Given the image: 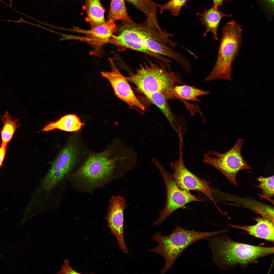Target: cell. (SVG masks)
Returning <instances> with one entry per match:
<instances>
[{
	"label": "cell",
	"instance_id": "9",
	"mask_svg": "<svg viewBox=\"0 0 274 274\" xmlns=\"http://www.w3.org/2000/svg\"><path fill=\"white\" fill-rule=\"evenodd\" d=\"M182 144V140L180 139L179 158L170 164L171 168L174 171L172 175L175 181L182 190L187 191H198L203 193L217 207L213 198L212 194L214 191L211 189L210 182L198 177L185 166L183 159Z\"/></svg>",
	"mask_w": 274,
	"mask_h": 274
},
{
	"label": "cell",
	"instance_id": "3",
	"mask_svg": "<svg viewBox=\"0 0 274 274\" xmlns=\"http://www.w3.org/2000/svg\"><path fill=\"white\" fill-rule=\"evenodd\" d=\"M141 65L136 73L126 77L137 90L146 96L156 92L162 93L167 100L176 99L173 93L176 83L187 84L182 81L178 72H172L169 63L158 64L148 60Z\"/></svg>",
	"mask_w": 274,
	"mask_h": 274
},
{
	"label": "cell",
	"instance_id": "13",
	"mask_svg": "<svg viewBox=\"0 0 274 274\" xmlns=\"http://www.w3.org/2000/svg\"><path fill=\"white\" fill-rule=\"evenodd\" d=\"M196 14L197 17H201L199 21L201 22V24L206 28L203 37L204 38L209 32H211L213 36V38L216 40L218 39V29L222 18L224 17H231L232 16L231 14L224 13L219 10L218 7L213 6L208 9L204 8L202 13H197Z\"/></svg>",
	"mask_w": 274,
	"mask_h": 274
},
{
	"label": "cell",
	"instance_id": "5",
	"mask_svg": "<svg viewBox=\"0 0 274 274\" xmlns=\"http://www.w3.org/2000/svg\"><path fill=\"white\" fill-rule=\"evenodd\" d=\"M222 232V230L210 232L190 231L178 225L168 235L163 236L160 232L155 234L152 238L157 242V245L148 250L156 253L164 258L165 264L161 272V274H164L171 268L183 251L190 245L198 241L207 239Z\"/></svg>",
	"mask_w": 274,
	"mask_h": 274
},
{
	"label": "cell",
	"instance_id": "25",
	"mask_svg": "<svg viewBox=\"0 0 274 274\" xmlns=\"http://www.w3.org/2000/svg\"><path fill=\"white\" fill-rule=\"evenodd\" d=\"M57 274H80V273L74 269L70 265L69 260L66 259L63 262V264L61 266V269Z\"/></svg>",
	"mask_w": 274,
	"mask_h": 274
},
{
	"label": "cell",
	"instance_id": "16",
	"mask_svg": "<svg viewBox=\"0 0 274 274\" xmlns=\"http://www.w3.org/2000/svg\"><path fill=\"white\" fill-rule=\"evenodd\" d=\"M153 104L157 106L165 116L171 125L178 135L180 131L183 130V126L180 120L175 117L167 102V100L164 95L160 92H156L146 96Z\"/></svg>",
	"mask_w": 274,
	"mask_h": 274
},
{
	"label": "cell",
	"instance_id": "19",
	"mask_svg": "<svg viewBox=\"0 0 274 274\" xmlns=\"http://www.w3.org/2000/svg\"><path fill=\"white\" fill-rule=\"evenodd\" d=\"M146 15L147 22L153 25L159 30L164 32L159 26L157 17V4L151 0H126Z\"/></svg>",
	"mask_w": 274,
	"mask_h": 274
},
{
	"label": "cell",
	"instance_id": "28",
	"mask_svg": "<svg viewBox=\"0 0 274 274\" xmlns=\"http://www.w3.org/2000/svg\"><path fill=\"white\" fill-rule=\"evenodd\" d=\"M230 0H213V6L218 7L222 6L223 2L224 1H229Z\"/></svg>",
	"mask_w": 274,
	"mask_h": 274
},
{
	"label": "cell",
	"instance_id": "21",
	"mask_svg": "<svg viewBox=\"0 0 274 274\" xmlns=\"http://www.w3.org/2000/svg\"><path fill=\"white\" fill-rule=\"evenodd\" d=\"M1 120L3 126L1 129L0 134L2 145L7 146L13 137L16 129L20 127L18 123V118L13 119L11 116L7 111L2 116Z\"/></svg>",
	"mask_w": 274,
	"mask_h": 274
},
{
	"label": "cell",
	"instance_id": "22",
	"mask_svg": "<svg viewBox=\"0 0 274 274\" xmlns=\"http://www.w3.org/2000/svg\"><path fill=\"white\" fill-rule=\"evenodd\" d=\"M107 17L114 21L132 20L127 13L125 0H111Z\"/></svg>",
	"mask_w": 274,
	"mask_h": 274
},
{
	"label": "cell",
	"instance_id": "7",
	"mask_svg": "<svg viewBox=\"0 0 274 274\" xmlns=\"http://www.w3.org/2000/svg\"><path fill=\"white\" fill-rule=\"evenodd\" d=\"M152 162L158 169L165 182L166 192V200L164 208L158 212L159 217L153 225H160L176 210L185 208L186 204L194 201H202L190 191L180 188L175 181L172 174L169 173L156 159Z\"/></svg>",
	"mask_w": 274,
	"mask_h": 274
},
{
	"label": "cell",
	"instance_id": "18",
	"mask_svg": "<svg viewBox=\"0 0 274 274\" xmlns=\"http://www.w3.org/2000/svg\"><path fill=\"white\" fill-rule=\"evenodd\" d=\"M87 13L85 19L93 28L104 23L105 10L99 0H85L83 7Z\"/></svg>",
	"mask_w": 274,
	"mask_h": 274
},
{
	"label": "cell",
	"instance_id": "12",
	"mask_svg": "<svg viewBox=\"0 0 274 274\" xmlns=\"http://www.w3.org/2000/svg\"><path fill=\"white\" fill-rule=\"evenodd\" d=\"M117 28L114 21L108 20L103 24L89 30L82 31L86 36L85 41L94 49L92 53L95 54L109 41Z\"/></svg>",
	"mask_w": 274,
	"mask_h": 274
},
{
	"label": "cell",
	"instance_id": "14",
	"mask_svg": "<svg viewBox=\"0 0 274 274\" xmlns=\"http://www.w3.org/2000/svg\"><path fill=\"white\" fill-rule=\"evenodd\" d=\"M256 224L251 226H239L230 224L232 227L241 229L255 237L273 242L274 238L273 222L265 218H256Z\"/></svg>",
	"mask_w": 274,
	"mask_h": 274
},
{
	"label": "cell",
	"instance_id": "2",
	"mask_svg": "<svg viewBox=\"0 0 274 274\" xmlns=\"http://www.w3.org/2000/svg\"><path fill=\"white\" fill-rule=\"evenodd\" d=\"M137 155L133 149L124 144L115 154L107 150L90 156L74 173V177L94 187L109 177L117 168L127 172L133 169L137 163Z\"/></svg>",
	"mask_w": 274,
	"mask_h": 274
},
{
	"label": "cell",
	"instance_id": "27",
	"mask_svg": "<svg viewBox=\"0 0 274 274\" xmlns=\"http://www.w3.org/2000/svg\"><path fill=\"white\" fill-rule=\"evenodd\" d=\"M262 1L265 3L270 9L271 12L273 13L274 0H261Z\"/></svg>",
	"mask_w": 274,
	"mask_h": 274
},
{
	"label": "cell",
	"instance_id": "24",
	"mask_svg": "<svg viewBox=\"0 0 274 274\" xmlns=\"http://www.w3.org/2000/svg\"><path fill=\"white\" fill-rule=\"evenodd\" d=\"M188 1L189 0H169L164 4H157V6L160 9V13H162L164 11L167 10L170 12L172 16H178L180 14L183 7H187Z\"/></svg>",
	"mask_w": 274,
	"mask_h": 274
},
{
	"label": "cell",
	"instance_id": "11",
	"mask_svg": "<svg viewBox=\"0 0 274 274\" xmlns=\"http://www.w3.org/2000/svg\"><path fill=\"white\" fill-rule=\"evenodd\" d=\"M109 202L106 219L108 221L110 233L116 237L120 250L125 253H128L124 236V211L126 206L125 200L123 197L118 195L112 197Z\"/></svg>",
	"mask_w": 274,
	"mask_h": 274
},
{
	"label": "cell",
	"instance_id": "10",
	"mask_svg": "<svg viewBox=\"0 0 274 274\" xmlns=\"http://www.w3.org/2000/svg\"><path fill=\"white\" fill-rule=\"evenodd\" d=\"M112 68L111 72H102L101 75L110 82L115 95L126 102L131 108L134 107L144 110L145 108L135 96L127 81L115 66L113 60L108 58Z\"/></svg>",
	"mask_w": 274,
	"mask_h": 274
},
{
	"label": "cell",
	"instance_id": "1",
	"mask_svg": "<svg viewBox=\"0 0 274 274\" xmlns=\"http://www.w3.org/2000/svg\"><path fill=\"white\" fill-rule=\"evenodd\" d=\"M116 34L109 41L116 45L139 51L153 56L163 63L172 61L161 55L174 58L176 51L168 46L175 47L176 43L169 37L173 35L166 31L161 32L153 25L145 21L138 24L124 21L118 27Z\"/></svg>",
	"mask_w": 274,
	"mask_h": 274
},
{
	"label": "cell",
	"instance_id": "26",
	"mask_svg": "<svg viewBox=\"0 0 274 274\" xmlns=\"http://www.w3.org/2000/svg\"><path fill=\"white\" fill-rule=\"evenodd\" d=\"M7 146L1 145L0 147V169L2 166L6 153Z\"/></svg>",
	"mask_w": 274,
	"mask_h": 274
},
{
	"label": "cell",
	"instance_id": "20",
	"mask_svg": "<svg viewBox=\"0 0 274 274\" xmlns=\"http://www.w3.org/2000/svg\"><path fill=\"white\" fill-rule=\"evenodd\" d=\"M77 155L73 146H66L61 151L53 163L66 175L72 169Z\"/></svg>",
	"mask_w": 274,
	"mask_h": 274
},
{
	"label": "cell",
	"instance_id": "23",
	"mask_svg": "<svg viewBox=\"0 0 274 274\" xmlns=\"http://www.w3.org/2000/svg\"><path fill=\"white\" fill-rule=\"evenodd\" d=\"M256 180L260 182L258 186H255L261 189L262 194L259 196L261 198H264L269 201L270 198L274 196V176L265 178L260 176Z\"/></svg>",
	"mask_w": 274,
	"mask_h": 274
},
{
	"label": "cell",
	"instance_id": "4",
	"mask_svg": "<svg viewBox=\"0 0 274 274\" xmlns=\"http://www.w3.org/2000/svg\"><path fill=\"white\" fill-rule=\"evenodd\" d=\"M209 244L213 260L221 267L237 264H246L274 252L273 247H263L238 243L223 236L212 238Z\"/></svg>",
	"mask_w": 274,
	"mask_h": 274
},
{
	"label": "cell",
	"instance_id": "15",
	"mask_svg": "<svg viewBox=\"0 0 274 274\" xmlns=\"http://www.w3.org/2000/svg\"><path fill=\"white\" fill-rule=\"evenodd\" d=\"M187 84L181 85H176L173 90V93L176 99L181 100L185 104L187 109L191 113L195 110L196 107L191 105L186 101H191L201 102L197 98L199 96L207 95L211 93L208 91H205L187 85Z\"/></svg>",
	"mask_w": 274,
	"mask_h": 274
},
{
	"label": "cell",
	"instance_id": "8",
	"mask_svg": "<svg viewBox=\"0 0 274 274\" xmlns=\"http://www.w3.org/2000/svg\"><path fill=\"white\" fill-rule=\"evenodd\" d=\"M244 141L243 139H238L231 149L224 153L215 151L209 152V154L215 157L204 153L203 162L220 171L234 186L237 185L236 176L237 173L241 170L251 169L241 155V149Z\"/></svg>",
	"mask_w": 274,
	"mask_h": 274
},
{
	"label": "cell",
	"instance_id": "6",
	"mask_svg": "<svg viewBox=\"0 0 274 274\" xmlns=\"http://www.w3.org/2000/svg\"><path fill=\"white\" fill-rule=\"evenodd\" d=\"M222 35L216 63L205 81L219 79L232 81V66L242 42V29L234 20H232L224 26Z\"/></svg>",
	"mask_w": 274,
	"mask_h": 274
},
{
	"label": "cell",
	"instance_id": "17",
	"mask_svg": "<svg viewBox=\"0 0 274 274\" xmlns=\"http://www.w3.org/2000/svg\"><path fill=\"white\" fill-rule=\"evenodd\" d=\"M84 124L76 114H67L55 122L49 123L42 131H47L58 129L68 132L77 131L81 129Z\"/></svg>",
	"mask_w": 274,
	"mask_h": 274
}]
</instances>
